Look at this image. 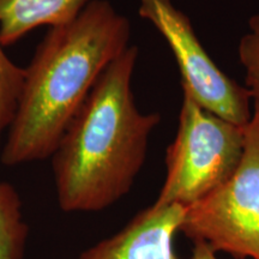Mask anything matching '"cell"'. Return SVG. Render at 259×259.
<instances>
[{
  "instance_id": "6",
  "label": "cell",
  "mask_w": 259,
  "mask_h": 259,
  "mask_svg": "<svg viewBox=\"0 0 259 259\" xmlns=\"http://www.w3.org/2000/svg\"><path fill=\"white\" fill-rule=\"evenodd\" d=\"M185 208L157 206L142 210L116 234L97 242L78 259H180L174 238Z\"/></svg>"
},
{
  "instance_id": "8",
  "label": "cell",
  "mask_w": 259,
  "mask_h": 259,
  "mask_svg": "<svg viewBox=\"0 0 259 259\" xmlns=\"http://www.w3.org/2000/svg\"><path fill=\"white\" fill-rule=\"evenodd\" d=\"M28 234L18 192L0 181V259H24Z\"/></svg>"
},
{
  "instance_id": "3",
  "label": "cell",
  "mask_w": 259,
  "mask_h": 259,
  "mask_svg": "<svg viewBox=\"0 0 259 259\" xmlns=\"http://www.w3.org/2000/svg\"><path fill=\"white\" fill-rule=\"evenodd\" d=\"M245 126L204 109L183 93L179 126L167 150V174L157 206L193 205L223 185L244 155Z\"/></svg>"
},
{
  "instance_id": "1",
  "label": "cell",
  "mask_w": 259,
  "mask_h": 259,
  "mask_svg": "<svg viewBox=\"0 0 259 259\" xmlns=\"http://www.w3.org/2000/svg\"><path fill=\"white\" fill-rule=\"evenodd\" d=\"M127 17L108 0H90L70 23L51 28L27 69L3 145L5 166L52 157L96 80L130 46Z\"/></svg>"
},
{
  "instance_id": "11",
  "label": "cell",
  "mask_w": 259,
  "mask_h": 259,
  "mask_svg": "<svg viewBox=\"0 0 259 259\" xmlns=\"http://www.w3.org/2000/svg\"><path fill=\"white\" fill-rule=\"evenodd\" d=\"M193 252L191 259H219L218 253L205 242H193Z\"/></svg>"
},
{
  "instance_id": "5",
  "label": "cell",
  "mask_w": 259,
  "mask_h": 259,
  "mask_svg": "<svg viewBox=\"0 0 259 259\" xmlns=\"http://www.w3.org/2000/svg\"><path fill=\"white\" fill-rule=\"evenodd\" d=\"M138 14L157 29L173 52L183 93L220 118L238 126L247 125L252 116L247 90L216 66L190 18L171 0H139Z\"/></svg>"
},
{
  "instance_id": "9",
  "label": "cell",
  "mask_w": 259,
  "mask_h": 259,
  "mask_svg": "<svg viewBox=\"0 0 259 259\" xmlns=\"http://www.w3.org/2000/svg\"><path fill=\"white\" fill-rule=\"evenodd\" d=\"M24 79V69L5 53L0 40V143L14 119Z\"/></svg>"
},
{
  "instance_id": "10",
  "label": "cell",
  "mask_w": 259,
  "mask_h": 259,
  "mask_svg": "<svg viewBox=\"0 0 259 259\" xmlns=\"http://www.w3.org/2000/svg\"><path fill=\"white\" fill-rule=\"evenodd\" d=\"M238 53L245 70V88L259 108V14L248 21V31L239 42Z\"/></svg>"
},
{
  "instance_id": "2",
  "label": "cell",
  "mask_w": 259,
  "mask_h": 259,
  "mask_svg": "<svg viewBox=\"0 0 259 259\" xmlns=\"http://www.w3.org/2000/svg\"><path fill=\"white\" fill-rule=\"evenodd\" d=\"M138 48L127 50L103 71L52 155L58 204L65 212L109 208L131 190L143 167L157 113L136 105L132 77Z\"/></svg>"
},
{
  "instance_id": "7",
  "label": "cell",
  "mask_w": 259,
  "mask_h": 259,
  "mask_svg": "<svg viewBox=\"0 0 259 259\" xmlns=\"http://www.w3.org/2000/svg\"><path fill=\"white\" fill-rule=\"evenodd\" d=\"M90 0H0V40L11 46L34 29L70 23Z\"/></svg>"
},
{
  "instance_id": "4",
  "label": "cell",
  "mask_w": 259,
  "mask_h": 259,
  "mask_svg": "<svg viewBox=\"0 0 259 259\" xmlns=\"http://www.w3.org/2000/svg\"><path fill=\"white\" fill-rule=\"evenodd\" d=\"M180 232L236 258L259 259V108L245 126L244 155L223 185L185 208Z\"/></svg>"
}]
</instances>
